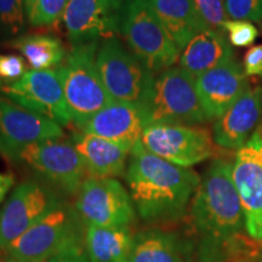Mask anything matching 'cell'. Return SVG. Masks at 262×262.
I'll return each instance as SVG.
<instances>
[{
	"label": "cell",
	"mask_w": 262,
	"mask_h": 262,
	"mask_svg": "<svg viewBox=\"0 0 262 262\" xmlns=\"http://www.w3.org/2000/svg\"><path fill=\"white\" fill-rule=\"evenodd\" d=\"M124 176L136 214L148 225L181 220L202 180L192 169L152 155L142 142L131 150Z\"/></svg>",
	"instance_id": "cell-1"
},
{
	"label": "cell",
	"mask_w": 262,
	"mask_h": 262,
	"mask_svg": "<svg viewBox=\"0 0 262 262\" xmlns=\"http://www.w3.org/2000/svg\"><path fill=\"white\" fill-rule=\"evenodd\" d=\"M188 210L191 224L201 237V254L205 260L217 257L220 250L242 237L244 211L232 180L231 163L217 158L209 165Z\"/></svg>",
	"instance_id": "cell-2"
},
{
	"label": "cell",
	"mask_w": 262,
	"mask_h": 262,
	"mask_svg": "<svg viewBox=\"0 0 262 262\" xmlns=\"http://www.w3.org/2000/svg\"><path fill=\"white\" fill-rule=\"evenodd\" d=\"M98 45L97 41L74 45L64 63L57 67L68 112L77 129L113 102L96 67Z\"/></svg>",
	"instance_id": "cell-3"
},
{
	"label": "cell",
	"mask_w": 262,
	"mask_h": 262,
	"mask_svg": "<svg viewBox=\"0 0 262 262\" xmlns=\"http://www.w3.org/2000/svg\"><path fill=\"white\" fill-rule=\"evenodd\" d=\"M120 34L126 47L150 73L170 70L180 50L150 9L148 0H129L124 6Z\"/></svg>",
	"instance_id": "cell-4"
},
{
	"label": "cell",
	"mask_w": 262,
	"mask_h": 262,
	"mask_svg": "<svg viewBox=\"0 0 262 262\" xmlns=\"http://www.w3.org/2000/svg\"><path fill=\"white\" fill-rule=\"evenodd\" d=\"M96 67L112 101L131 104L145 112L156 75L117 37L100 42Z\"/></svg>",
	"instance_id": "cell-5"
},
{
	"label": "cell",
	"mask_w": 262,
	"mask_h": 262,
	"mask_svg": "<svg viewBox=\"0 0 262 262\" xmlns=\"http://www.w3.org/2000/svg\"><path fill=\"white\" fill-rule=\"evenodd\" d=\"M143 113L147 126L198 125L208 120L196 94L195 78L181 67H172L156 75Z\"/></svg>",
	"instance_id": "cell-6"
},
{
	"label": "cell",
	"mask_w": 262,
	"mask_h": 262,
	"mask_svg": "<svg viewBox=\"0 0 262 262\" xmlns=\"http://www.w3.org/2000/svg\"><path fill=\"white\" fill-rule=\"evenodd\" d=\"M83 220L75 206L63 202L6 249L22 262H42L68 245L84 242Z\"/></svg>",
	"instance_id": "cell-7"
},
{
	"label": "cell",
	"mask_w": 262,
	"mask_h": 262,
	"mask_svg": "<svg viewBox=\"0 0 262 262\" xmlns=\"http://www.w3.org/2000/svg\"><path fill=\"white\" fill-rule=\"evenodd\" d=\"M17 163L31 169L62 196L77 195L85 181L86 168L71 140H44L22 150Z\"/></svg>",
	"instance_id": "cell-8"
},
{
	"label": "cell",
	"mask_w": 262,
	"mask_h": 262,
	"mask_svg": "<svg viewBox=\"0 0 262 262\" xmlns=\"http://www.w3.org/2000/svg\"><path fill=\"white\" fill-rule=\"evenodd\" d=\"M63 202L60 193L38 179L16 186L0 209V250L5 251Z\"/></svg>",
	"instance_id": "cell-9"
},
{
	"label": "cell",
	"mask_w": 262,
	"mask_h": 262,
	"mask_svg": "<svg viewBox=\"0 0 262 262\" xmlns=\"http://www.w3.org/2000/svg\"><path fill=\"white\" fill-rule=\"evenodd\" d=\"M74 206L86 227H130L136 219L129 191L113 178L85 179Z\"/></svg>",
	"instance_id": "cell-10"
},
{
	"label": "cell",
	"mask_w": 262,
	"mask_h": 262,
	"mask_svg": "<svg viewBox=\"0 0 262 262\" xmlns=\"http://www.w3.org/2000/svg\"><path fill=\"white\" fill-rule=\"evenodd\" d=\"M141 142L152 155L183 168H191L215 155L211 134L196 125H149Z\"/></svg>",
	"instance_id": "cell-11"
},
{
	"label": "cell",
	"mask_w": 262,
	"mask_h": 262,
	"mask_svg": "<svg viewBox=\"0 0 262 262\" xmlns=\"http://www.w3.org/2000/svg\"><path fill=\"white\" fill-rule=\"evenodd\" d=\"M0 93L18 106L47 117L61 126H67L72 123L57 68L29 70L15 83H0Z\"/></svg>",
	"instance_id": "cell-12"
},
{
	"label": "cell",
	"mask_w": 262,
	"mask_h": 262,
	"mask_svg": "<svg viewBox=\"0 0 262 262\" xmlns=\"http://www.w3.org/2000/svg\"><path fill=\"white\" fill-rule=\"evenodd\" d=\"M63 129L54 120L18 106L0 93V155L17 163L22 150L44 140L61 139Z\"/></svg>",
	"instance_id": "cell-13"
},
{
	"label": "cell",
	"mask_w": 262,
	"mask_h": 262,
	"mask_svg": "<svg viewBox=\"0 0 262 262\" xmlns=\"http://www.w3.org/2000/svg\"><path fill=\"white\" fill-rule=\"evenodd\" d=\"M232 180L243 206L245 229L250 238L262 242V124L238 149Z\"/></svg>",
	"instance_id": "cell-14"
},
{
	"label": "cell",
	"mask_w": 262,
	"mask_h": 262,
	"mask_svg": "<svg viewBox=\"0 0 262 262\" xmlns=\"http://www.w3.org/2000/svg\"><path fill=\"white\" fill-rule=\"evenodd\" d=\"M124 6L123 0H70L62 21L71 47L116 37Z\"/></svg>",
	"instance_id": "cell-15"
},
{
	"label": "cell",
	"mask_w": 262,
	"mask_h": 262,
	"mask_svg": "<svg viewBox=\"0 0 262 262\" xmlns=\"http://www.w3.org/2000/svg\"><path fill=\"white\" fill-rule=\"evenodd\" d=\"M244 70L234 60L195 78V89L206 119H217L247 93Z\"/></svg>",
	"instance_id": "cell-16"
},
{
	"label": "cell",
	"mask_w": 262,
	"mask_h": 262,
	"mask_svg": "<svg viewBox=\"0 0 262 262\" xmlns=\"http://www.w3.org/2000/svg\"><path fill=\"white\" fill-rule=\"evenodd\" d=\"M146 127L145 114L140 108L113 101L78 130L112 141L133 150L141 142Z\"/></svg>",
	"instance_id": "cell-17"
},
{
	"label": "cell",
	"mask_w": 262,
	"mask_h": 262,
	"mask_svg": "<svg viewBox=\"0 0 262 262\" xmlns=\"http://www.w3.org/2000/svg\"><path fill=\"white\" fill-rule=\"evenodd\" d=\"M262 117V86L249 88L214 124V142L226 149L242 148Z\"/></svg>",
	"instance_id": "cell-18"
},
{
	"label": "cell",
	"mask_w": 262,
	"mask_h": 262,
	"mask_svg": "<svg viewBox=\"0 0 262 262\" xmlns=\"http://www.w3.org/2000/svg\"><path fill=\"white\" fill-rule=\"evenodd\" d=\"M75 149L91 178H120L125 175L131 150L112 141L77 130L71 135Z\"/></svg>",
	"instance_id": "cell-19"
},
{
	"label": "cell",
	"mask_w": 262,
	"mask_h": 262,
	"mask_svg": "<svg viewBox=\"0 0 262 262\" xmlns=\"http://www.w3.org/2000/svg\"><path fill=\"white\" fill-rule=\"evenodd\" d=\"M233 60V50L224 33L208 28L198 33L182 49L179 62L182 70L198 78Z\"/></svg>",
	"instance_id": "cell-20"
},
{
	"label": "cell",
	"mask_w": 262,
	"mask_h": 262,
	"mask_svg": "<svg viewBox=\"0 0 262 262\" xmlns=\"http://www.w3.org/2000/svg\"><path fill=\"white\" fill-rule=\"evenodd\" d=\"M148 4L180 52L193 37L208 29L192 0H148Z\"/></svg>",
	"instance_id": "cell-21"
},
{
	"label": "cell",
	"mask_w": 262,
	"mask_h": 262,
	"mask_svg": "<svg viewBox=\"0 0 262 262\" xmlns=\"http://www.w3.org/2000/svg\"><path fill=\"white\" fill-rule=\"evenodd\" d=\"M187 243L178 233L148 228L134 234L129 262H185Z\"/></svg>",
	"instance_id": "cell-22"
},
{
	"label": "cell",
	"mask_w": 262,
	"mask_h": 262,
	"mask_svg": "<svg viewBox=\"0 0 262 262\" xmlns=\"http://www.w3.org/2000/svg\"><path fill=\"white\" fill-rule=\"evenodd\" d=\"M133 243L130 227L85 228L84 248L90 262H129Z\"/></svg>",
	"instance_id": "cell-23"
},
{
	"label": "cell",
	"mask_w": 262,
	"mask_h": 262,
	"mask_svg": "<svg viewBox=\"0 0 262 262\" xmlns=\"http://www.w3.org/2000/svg\"><path fill=\"white\" fill-rule=\"evenodd\" d=\"M5 45L16 49L34 71L55 70L63 63L67 55L60 39L50 34H24Z\"/></svg>",
	"instance_id": "cell-24"
},
{
	"label": "cell",
	"mask_w": 262,
	"mask_h": 262,
	"mask_svg": "<svg viewBox=\"0 0 262 262\" xmlns=\"http://www.w3.org/2000/svg\"><path fill=\"white\" fill-rule=\"evenodd\" d=\"M70 0H24L26 18L34 28L56 27L63 19Z\"/></svg>",
	"instance_id": "cell-25"
},
{
	"label": "cell",
	"mask_w": 262,
	"mask_h": 262,
	"mask_svg": "<svg viewBox=\"0 0 262 262\" xmlns=\"http://www.w3.org/2000/svg\"><path fill=\"white\" fill-rule=\"evenodd\" d=\"M26 21L24 0H0V40L8 42L24 35Z\"/></svg>",
	"instance_id": "cell-26"
},
{
	"label": "cell",
	"mask_w": 262,
	"mask_h": 262,
	"mask_svg": "<svg viewBox=\"0 0 262 262\" xmlns=\"http://www.w3.org/2000/svg\"><path fill=\"white\" fill-rule=\"evenodd\" d=\"M196 11L208 28L224 33V25L228 21L225 0H192Z\"/></svg>",
	"instance_id": "cell-27"
},
{
	"label": "cell",
	"mask_w": 262,
	"mask_h": 262,
	"mask_svg": "<svg viewBox=\"0 0 262 262\" xmlns=\"http://www.w3.org/2000/svg\"><path fill=\"white\" fill-rule=\"evenodd\" d=\"M227 16L241 21H261L262 0H225Z\"/></svg>",
	"instance_id": "cell-28"
},
{
	"label": "cell",
	"mask_w": 262,
	"mask_h": 262,
	"mask_svg": "<svg viewBox=\"0 0 262 262\" xmlns=\"http://www.w3.org/2000/svg\"><path fill=\"white\" fill-rule=\"evenodd\" d=\"M224 31L228 33V40L233 47L245 48L251 45L257 38L258 31L249 21L231 19L224 25Z\"/></svg>",
	"instance_id": "cell-29"
},
{
	"label": "cell",
	"mask_w": 262,
	"mask_h": 262,
	"mask_svg": "<svg viewBox=\"0 0 262 262\" xmlns=\"http://www.w3.org/2000/svg\"><path fill=\"white\" fill-rule=\"evenodd\" d=\"M28 64L16 54H0V83L11 84L27 73Z\"/></svg>",
	"instance_id": "cell-30"
},
{
	"label": "cell",
	"mask_w": 262,
	"mask_h": 262,
	"mask_svg": "<svg viewBox=\"0 0 262 262\" xmlns=\"http://www.w3.org/2000/svg\"><path fill=\"white\" fill-rule=\"evenodd\" d=\"M42 262H90L84 248V242H78L57 251Z\"/></svg>",
	"instance_id": "cell-31"
},
{
	"label": "cell",
	"mask_w": 262,
	"mask_h": 262,
	"mask_svg": "<svg viewBox=\"0 0 262 262\" xmlns=\"http://www.w3.org/2000/svg\"><path fill=\"white\" fill-rule=\"evenodd\" d=\"M243 67L247 77H262V44L254 45L245 52Z\"/></svg>",
	"instance_id": "cell-32"
},
{
	"label": "cell",
	"mask_w": 262,
	"mask_h": 262,
	"mask_svg": "<svg viewBox=\"0 0 262 262\" xmlns=\"http://www.w3.org/2000/svg\"><path fill=\"white\" fill-rule=\"evenodd\" d=\"M15 179L14 176L10 173H3L0 172V204L5 199L6 194H8L10 189L14 187Z\"/></svg>",
	"instance_id": "cell-33"
},
{
	"label": "cell",
	"mask_w": 262,
	"mask_h": 262,
	"mask_svg": "<svg viewBox=\"0 0 262 262\" xmlns=\"http://www.w3.org/2000/svg\"><path fill=\"white\" fill-rule=\"evenodd\" d=\"M0 262H22V261L15 260V258L10 257L9 255H6L5 251L0 250Z\"/></svg>",
	"instance_id": "cell-34"
}]
</instances>
